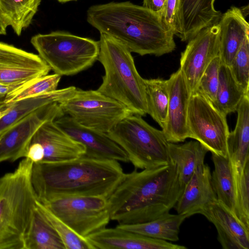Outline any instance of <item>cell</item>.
<instances>
[{
  "mask_svg": "<svg viewBox=\"0 0 249 249\" xmlns=\"http://www.w3.org/2000/svg\"><path fill=\"white\" fill-rule=\"evenodd\" d=\"M137 170L125 174L107 199L110 220L118 224L146 222L169 213L185 187L171 162Z\"/></svg>",
  "mask_w": 249,
  "mask_h": 249,
  "instance_id": "1",
  "label": "cell"
},
{
  "mask_svg": "<svg viewBox=\"0 0 249 249\" xmlns=\"http://www.w3.org/2000/svg\"><path fill=\"white\" fill-rule=\"evenodd\" d=\"M125 174L117 161L82 155L66 161L33 163L31 182L36 199L42 203L75 196L108 199Z\"/></svg>",
  "mask_w": 249,
  "mask_h": 249,
  "instance_id": "2",
  "label": "cell"
},
{
  "mask_svg": "<svg viewBox=\"0 0 249 249\" xmlns=\"http://www.w3.org/2000/svg\"><path fill=\"white\" fill-rule=\"evenodd\" d=\"M88 23L141 55L161 56L176 48L175 35L161 18L130 1L94 5L87 11Z\"/></svg>",
  "mask_w": 249,
  "mask_h": 249,
  "instance_id": "3",
  "label": "cell"
},
{
  "mask_svg": "<svg viewBox=\"0 0 249 249\" xmlns=\"http://www.w3.org/2000/svg\"><path fill=\"white\" fill-rule=\"evenodd\" d=\"M33 164L24 158L14 172L0 178V249H24L37 200L31 182Z\"/></svg>",
  "mask_w": 249,
  "mask_h": 249,
  "instance_id": "4",
  "label": "cell"
},
{
  "mask_svg": "<svg viewBox=\"0 0 249 249\" xmlns=\"http://www.w3.org/2000/svg\"><path fill=\"white\" fill-rule=\"evenodd\" d=\"M98 60L105 73L98 91L121 103L141 116L147 114L144 79L138 72L131 52L112 37L100 33Z\"/></svg>",
  "mask_w": 249,
  "mask_h": 249,
  "instance_id": "5",
  "label": "cell"
},
{
  "mask_svg": "<svg viewBox=\"0 0 249 249\" xmlns=\"http://www.w3.org/2000/svg\"><path fill=\"white\" fill-rule=\"evenodd\" d=\"M31 43L51 70L61 76L89 69L98 60L100 50L99 41L60 31L35 35Z\"/></svg>",
  "mask_w": 249,
  "mask_h": 249,
  "instance_id": "6",
  "label": "cell"
},
{
  "mask_svg": "<svg viewBox=\"0 0 249 249\" xmlns=\"http://www.w3.org/2000/svg\"><path fill=\"white\" fill-rule=\"evenodd\" d=\"M126 154L135 169H144L170 163L168 144L162 130L132 114L107 133Z\"/></svg>",
  "mask_w": 249,
  "mask_h": 249,
  "instance_id": "7",
  "label": "cell"
},
{
  "mask_svg": "<svg viewBox=\"0 0 249 249\" xmlns=\"http://www.w3.org/2000/svg\"><path fill=\"white\" fill-rule=\"evenodd\" d=\"M60 106L64 115L77 123L106 133L133 114L124 105L97 90L77 88L71 97L60 103Z\"/></svg>",
  "mask_w": 249,
  "mask_h": 249,
  "instance_id": "8",
  "label": "cell"
},
{
  "mask_svg": "<svg viewBox=\"0 0 249 249\" xmlns=\"http://www.w3.org/2000/svg\"><path fill=\"white\" fill-rule=\"evenodd\" d=\"M42 204L85 238L106 228L110 220L108 199L102 196L63 197Z\"/></svg>",
  "mask_w": 249,
  "mask_h": 249,
  "instance_id": "9",
  "label": "cell"
},
{
  "mask_svg": "<svg viewBox=\"0 0 249 249\" xmlns=\"http://www.w3.org/2000/svg\"><path fill=\"white\" fill-rule=\"evenodd\" d=\"M187 125L189 138L199 142L212 153L228 156L230 131L226 116L197 90L190 97Z\"/></svg>",
  "mask_w": 249,
  "mask_h": 249,
  "instance_id": "10",
  "label": "cell"
},
{
  "mask_svg": "<svg viewBox=\"0 0 249 249\" xmlns=\"http://www.w3.org/2000/svg\"><path fill=\"white\" fill-rule=\"evenodd\" d=\"M64 115L60 103L41 107L29 114L0 135V162L26 157L32 138L46 121Z\"/></svg>",
  "mask_w": 249,
  "mask_h": 249,
  "instance_id": "11",
  "label": "cell"
},
{
  "mask_svg": "<svg viewBox=\"0 0 249 249\" xmlns=\"http://www.w3.org/2000/svg\"><path fill=\"white\" fill-rule=\"evenodd\" d=\"M220 29L218 23L199 31L188 41L181 53L180 68L191 94L210 62L219 55Z\"/></svg>",
  "mask_w": 249,
  "mask_h": 249,
  "instance_id": "12",
  "label": "cell"
},
{
  "mask_svg": "<svg viewBox=\"0 0 249 249\" xmlns=\"http://www.w3.org/2000/svg\"><path fill=\"white\" fill-rule=\"evenodd\" d=\"M51 70L38 54L0 42V84H24L48 75Z\"/></svg>",
  "mask_w": 249,
  "mask_h": 249,
  "instance_id": "13",
  "label": "cell"
},
{
  "mask_svg": "<svg viewBox=\"0 0 249 249\" xmlns=\"http://www.w3.org/2000/svg\"><path fill=\"white\" fill-rule=\"evenodd\" d=\"M55 124L85 148L86 157L118 162H129L124 150L107 133L85 127L69 116L64 115L54 120Z\"/></svg>",
  "mask_w": 249,
  "mask_h": 249,
  "instance_id": "14",
  "label": "cell"
},
{
  "mask_svg": "<svg viewBox=\"0 0 249 249\" xmlns=\"http://www.w3.org/2000/svg\"><path fill=\"white\" fill-rule=\"evenodd\" d=\"M167 82L169 103L166 121L162 130L169 142H183L189 138L187 115L191 94L179 68Z\"/></svg>",
  "mask_w": 249,
  "mask_h": 249,
  "instance_id": "15",
  "label": "cell"
},
{
  "mask_svg": "<svg viewBox=\"0 0 249 249\" xmlns=\"http://www.w3.org/2000/svg\"><path fill=\"white\" fill-rule=\"evenodd\" d=\"M94 249H186L185 246L116 227H106L86 237Z\"/></svg>",
  "mask_w": 249,
  "mask_h": 249,
  "instance_id": "16",
  "label": "cell"
},
{
  "mask_svg": "<svg viewBox=\"0 0 249 249\" xmlns=\"http://www.w3.org/2000/svg\"><path fill=\"white\" fill-rule=\"evenodd\" d=\"M54 119L45 122L34 134L31 143L41 144L44 151L43 161H63L81 157L85 153V148L59 128Z\"/></svg>",
  "mask_w": 249,
  "mask_h": 249,
  "instance_id": "17",
  "label": "cell"
},
{
  "mask_svg": "<svg viewBox=\"0 0 249 249\" xmlns=\"http://www.w3.org/2000/svg\"><path fill=\"white\" fill-rule=\"evenodd\" d=\"M217 200L210 168L203 163L196 168L174 208L177 213L185 215L188 218L200 214L205 208Z\"/></svg>",
  "mask_w": 249,
  "mask_h": 249,
  "instance_id": "18",
  "label": "cell"
},
{
  "mask_svg": "<svg viewBox=\"0 0 249 249\" xmlns=\"http://www.w3.org/2000/svg\"><path fill=\"white\" fill-rule=\"evenodd\" d=\"M213 223L217 240L224 249H249V230L217 200L200 213Z\"/></svg>",
  "mask_w": 249,
  "mask_h": 249,
  "instance_id": "19",
  "label": "cell"
},
{
  "mask_svg": "<svg viewBox=\"0 0 249 249\" xmlns=\"http://www.w3.org/2000/svg\"><path fill=\"white\" fill-rule=\"evenodd\" d=\"M215 0H179V33L182 41H188L201 30L218 23L222 14L214 6Z\"/></svg>",
  "mask_w": 249,
  "mask_h": 249,
  "instance_id": "20",
  "label": "cell"
},
{
  "mask_svg": "<svg viewBox=\"0 0 249 249\" xmlns=\"http://www.w3.org/2000/svg\"><path fill=\"white\" fill-rule=\"evenodd\" d=\"M219 56L221 64L230 66L244 40L249 37V24L241 9L232 6L221 15Z\"/></svg>",
  "mask_w": 249,
  "mask_h": 249,
  "instance_id": "21",
  "label": "cell"
},
{
  "mask_svg": "<svg viewBox=\"0 0 249 249\" xmlns=\"http://www.w3.org/2000/svg\"><path fill=\"white\" fill-rule=\"evenodd\" d=\"M237 118L234 130L227 139L228 156L234 178L240 176L249 160V94L246 95L236 109Z\"/></svg>",
  "mask_w": 249,
  "mask_h": 249,
  "instance_id": "22",
  "label": "cell"
},
{
  "mask_svg": "<svg viewBox=\"0 0 249 249\" xmlns=\"http://www.w3.org/2000/svg\"><path fill=\"white\" fill-rule=\"evenodd\" d=\"M76 89L74 86H71L21 99L12 104L10 110L0 120V135L38 108L50 103H60L68 99Z\"/></svg>",
  "mask_w": 249,
  "mask_h": 249,
  "instance_id": "23",
  "label": "cell"
},
{
  "mask_svg": "<svg viewBox=\"0 0 249 249\" xmlns=\"http://www.w3.org/2000/svg\"><path fill=\"white\" fill-rule=\"evenodd\" d=\"M209 151L197 141L184 143L169 142L168 156L170 162L176 165L179 178L185 186L196 167L204 163Z\"/></svg>",
  "mask_w": 249,
  "mask_h": 249,
  "instance_id": "24",
  "label": "cell"
},
{
  "mask_svg": "<svg viewBox=\"0 0 249 249\" xmlns=\"http://www.w3.org/2000/svg\"><path fill=\"white\" fill-rule=\"evenodd\" d=\"M187 218L185 215L168 213L148 222L117 227L151 238L176 242L179 239L180 226Z\"/></svg>",
  "mask_w": 249,
  "mask_h": 249,
  "instance_id": "25",
  "label": "cell"
},
{
  "mask_svg": "<svg viewBox=\"0 0 249 249\" xmlns=\"http://www.w3.org/2000/svg\"><path fill=\"white\" fill-rule=\"evenodd\" d=\"M214 170L211 173L212 183L217 200L233 213L236 187L230 160L227 157L212 153Z\"/></svg>",
  "mask_w": 249,
  "mask_h": 249,
  "instance_id": "26",
  "label": "cell"
},
{
  "mask_svg": "<svg viewBox=\"0 0 249 249\" xmlns=\"http://www.w3.org/2000/svg\"><path fill=\"white\" fill-rule=\"evenodd\" d=\"M41 0H0V23L18 36L31 24Z\"/></svg>",
  "mask_w": 249,
  "mask_h": 249,
  "instance_id": "27",
  "label": "cell"
},
{
  "mask_svg": "<svg viewBox=\"0 0 249 249\" xmlns=\"http://www.w3.org/2000/svg\"><path fill=\"white\" fill-rule=\"evenodd\" d=\"M24 249H65L57 232L36 206L25 237Z\"/></svg>",
  "mask_w": 249,
  "mask_h": 249,
  "instance_id": "28",
  "label": "cell"
},
{
  "mask_svg": "<svg viewBox=\"0 0 249 249\" xmlns=\"http://www.w3.org/2000/svg\"><path fill=\"white\" fill-rule=\"evenodd\" d=\"M247 94L234 78L229 66L221 63L219 82L215 100L213 104L220 112L227 116L236 111Z\"/></svg>",
  "mask_w": 249,
  "mask_h": 249,
  "instance_id": "29",
  "label": "cell"
},
{
  "mask_svg": "<svg viewBox=\"0 0 249 249\" xmlns=\"http://www.w3.org/2000/svg\"><path fill=\"white\" fill-rule=\"evenodd\" d=\"M147 114L162 129L165 126L168 111L169 92L167 80L144 79Z\"/></svg>",
  "mask_w": 249,
  "mask_h": 249,
  "instance_id": "30",
  "label": "cell"
},
{
  "mask_svg": "<svg viewBox=\"0 0 249 249\" xmlns=\"http://www.w3.org/2000/svg\"><path fill=\"white\" fill-rule=\"evenodd\" d=\"M61 76L57 73L46 75L26 82L8 93L3 100L7 106L21 99L57 89Z\"/></svg>",
  "mask_w": 249,
  "mask_h": 249,
  "instance_id": "31",
  "label": "cell"
},
{
  "mask_svg": "<svg viewBox=\"0 0 249 249\" xmlns=\"http://www.w3.org/2000/svg\"><path fill=\"white\" fill-rule=\"evenodd\" d=\"M36 206L62 240L65 249H94L86 238L73 231L66 223L36 200Z\"/></svg>",
  "mask_w": 249,
  "mask_h": 249,
  "instance_id": "32",
  "label": "cell"
},
{
  "mask_svg": "<svg viewBox=\"0 0 249 249\" xmlns=\"http://www.w3.org/2000/svg\"><path fill=\"white\" fill-rule=\"evenodd\" d=\"M236 194L233 214L249 230V160L241 175L235 178Z\"/></svg>",
  "mask_w": 249,
  "mask_h": 249,
  "instance_id": "33",
  "label": "cell"
},
{
  "mask_svg": "<svg viewBox=\"0 0 249 249\" xmlns=\"http://www.w3.org/2000/svg\"><path fill=\"white\" fill-rule=\"evenodd\" d=\"M229 67L237 84L249 94V37L242 43Z\"/></svg>",
  "mask_w": 249,
  "mask_h": 249,
  "instance_id": "34",
  "label": "cell"
},
{
  "mask_svg": "<svg viewBox=\"0 0 249 249\" xmlns=\"http://www.w3.org/2000/svg\"><path fill=\"white\" fill-rule=\"evenodd\" d=\"M221 63L219 55L210 62L202 74L196 90L203 94L212 104L215 100Z\"/></svg>",
  "mask_w": 249,
  "mask_h": 249,
  "instance_id": "35",
  "label": "cell"
},
{
  "mask_svg": "<svg viewBox=\"0 0 249 249\" xmlns=\"http://www.w3.org/2000/svg\"><path fill=\"white\" fill-rule=\"evenodd\" d=\"M179 0H166L161 15V20L165 25L177 36L179 33Z\"/></svg>",
  "mask_w": 249,
  "mask_h": 249,
  "instance_id": "36",
  "label": "cell"
},
{
  "mask_svg": "<svg viewBox=\"0 0 249 249\" xmlns=\"http://www.w3.org/2000/svg\"><path fill=\"white\" fill-rule=\"evenodd\" d=\"M25 158L30 159L33 163L43 161L44 158V151L41 144L38 142L31 143Z\"/></svg>",
  "mask_w": 249,
  "mask_h": 249,
  "instance_id": "37",
  "label": "cell"
},
{
  "mask_svg": "<svg viewBox=\"0 0 249 249\" xmlns=\"http://www.w3.org/2000/svg\"><path fill=\"white\" fill-rule=\"evenodd\" d=\"M166 0H143L142 6L161 18Z\"/></svg>",
  "mask_w": 249,
  "mask_h": 249,
  "instance_id": "38",
  "label": "cell"
},
{
  "mask_svg": "<svg viewBox=\"0 0 249 249\" xmlns=\"http://www.w3.org/2000/svg\"><path fill=\"white\" fill-rule=\"evenodd\" d=\"M23 84L5 85L0 84V98L5 97L8 93L18 88Z\"/></svg>",
  "mask_w": 249,
  "mask_h": 249,
  "instance_id": "39",
  "label": "cell"
},
{
  "mask_svg": "<svg viewBox=\"0 0 249 249\" xmlns=\"http://www.w3.org/2000/svg\"><path fill=\"white\" fill-rule=\"evenodd\" d=\"M11 107L12 104L0 109V120L5 115H6L8 112V111L11 109Z\"/></svg>",
  "mask_w": 249,
  "mask_h": 249,
  "instance_id": "40",
  "label": "cell"
},
{
  "mask_svg": "<svg viewBox=\"0 0 249 249\" xmlns=\"http://www.w3.org/2000/svg\"><path fill=\"white\" fill-rule=\"evenodd\" d=\"M6 34V28L0 23V35H5Z\"/></svg>",
  "mask_w": 249,
  "mask_h": 249,
  "instance_id": "41",
  "label": "cell"
},
{
  "mask_svg": "<svg viewBox=\"0 0 249 249\" xmlns=\"http://www.w3.org/2000/svg\"><path fill=\"white\" fill-rule=\"evenodd\" d=\"M3 101H0V109L6 107Z\"/></svg>",
  "mask_w": 249,
  "mask_h": 249,
  "instance_id": "42",
  "label": "cell"
},
{
  "mask_svg": "<svg viewBox=\"0 0 249 249\" xmlns=\"http://www.w3.org/2000/svg\"><path fill=\"white\" fill-rule=\"evenodd\" d=\"M58 2L60 3H65L68 1L76 0H57Z\"/></svg>",
  "mask_w": 249,
  "mask_h": 249,
  "instance_id": "43",
  "label": "cell"
}]
</instances>
